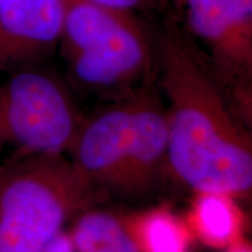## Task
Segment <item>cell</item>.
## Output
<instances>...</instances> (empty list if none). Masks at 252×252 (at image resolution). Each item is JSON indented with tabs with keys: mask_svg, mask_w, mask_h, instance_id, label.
Returning <instances> with one entry per match:
<instances>
[{
	"mask_svg": "<svg viewBox=\"0 0 252 252\" xmlns=\"http://www.w3.org/2000/svg\"><path fill=\"white\" fill-rule=\"evenodd\" d=\"M83 115L68 84L40 65L0 84V156L7 160L68 153Z\"/></svg>",
	"mask_w": 252,
	"mask_h": 252,
	"instance_id": "277c9868",
	"label": "cell"
},
{
	"mask_svg": "<svg viewBox=\"0 0 252 252\" xmlns=\"http://www.w3.org/2000/svg\"><path fill=\"white\" fill-rule=\"evenodd\" d=\"M76 217L69 234L76 252H141L125 220L113 214L90 207Z\"/></svg>",
	"mask_w": 252,
	"mask_h": 252,
	"instance_id": "8fae6325",
	"label": "cell"
},
{
	"mask_svg": "<svg viewBox=\"0 0 252 252\" xmlns=\"http://www.w3.org/2000/svg\"><path fill=\"white\" fill-rule=\"evenodd\" d=\"M105 7L119 11L131 12L137 14L138 12L159 11L165 13L168 9L169 0H90Z\"/></svg>",
	"mask_w": 252,
	"mask_h": 252,
	"instance_id": "7c38bea8",
	"label": "cell"
},
{
	"mask_svg": "<svg viewBox=\"0 0 252 252\" xmlns=\"http://www.w3.org/2000/svg\"><path fill=\"white\" fill-rule=\"evenodd\" d=\"M187 220L193 235L212 247H229L241 239L243 215L235 197L219 191H196Z\"/></svg>",
	"mask_w": 252,
	"mask_h": 252,
	"instance_id": "9c48e42d",
	"label": "cell"
},
{
	"mask_svg": "<svg viewBox=\"0 0 252 252\" xmlns=\"http://www.w3.org/2000/svg\"><path fill=\"white\" fill-rule=\"evenodd\" d=\"M168 167V125L157 81L132 94L130 156L122 195L137 196L153 187Z\"/></svg>",
	"mask_w": 252,
	"mask_h": 252,
	"instance_id": "ba28073f",
	"label": "cell"
},
{
	"mask_svg": "<svg viewBox=\"0 0 252 252\" xmlns=\"http://www.w3.org/2000/svg\"><path fill=\"white\" fill-rule=\"evenodd\" d=\"M59 48L70 86L105 102L157 81L158 36L131 12L67 0Z\"/></svg>",
	"mask_w": 252,
	"mask_h": 252,
	"instance_id": "7a4b0ae2",
	"label": "cell"
},
{
	"mask_svg": "<svg viewBox=\"0 0 252 252\" xmlns=\"http://www.w3.org/2000/svg\"><path fill=\"white\" fill-rule=\"evenodd\" d=\"M226 252H251V249L245 242L242 239H238L234 244L229 245V249Z\"/></svg>",
	"mask_w": 252,
	"mask_h": 252,
	"instance_id": "5bb4252c",
	"label": "cell"
},
{
	"mask_svg": "<svg viewBox=\"0 0 252 252\" xmlns=\"http://www.w3.org/2000/svg\"><path fill=\"white\" fill-rule=\"evenodd\" d=\"M166 12L206 55L234 115L250 125L252 0H169Z\"/></svg>",
	"mask_w": 252,
	"mask_h": 252,
	"instance_id": "5b68a950",
	"label": "cell"
},
{
	"mask_svg": "<svg viewBox=\"0 0 252 252\" xmlns=\"http://www.w3.org/2000/svg\"><path fill=\"white\" fill-rule=\"evenodd\" d=\"M43 252H76L67 231L62 230Z\"/></svg>",
	"mask_w": 252,
	"mask_h": 252,
	"instance_id": "4fadbf2b",
	"label": "cell"
},
{
	"mask_svg": "<svg viewBox=\"0 0 252 252\" xmlns=\"http://www.w3.org/2000/svg\"><path fill=\"white\" fill-rule=\"evenodd\" d=\"M125 224L141 252H187L193 236L187 220L163 206L134 214Z\"/></svg>",
	"mask_w": 252,
	"mask_h": 252,
	"instance_id": "30bf717a",
	"label": "cell"
},
{
	"mask_svg": "<svg viewBox=\"0 0 252 252\" xmlns=\"http://www.w3.org/2000/svg\"><path fill=\"white\" fill-rule=\"evenodd\" d=\"M157 84L168 125V167L195 191L248 197L252 144L206 55L166 12L158 34Z\"/></svg>",
	"mask_w": 252,
	"mask_h": 252,
	"instance_id": "6da1fadb",
	"label": "cell"
},
{
	"mask_svg": "<svg viewBox=\"0 0 252 252\" xmlns=\"http://www.w3.org/2000/svg\"><path fill=\"white\" fill-rule=\"evenodd\" d=\"M132 138V94L83 116L68 153L94 189L121 193Z\"/></svg>",
	"mask_w": 252,
	"mask_h": 252,
	"instance_id": "8992f818",
	"label": "cell"
},
{
	"mask_svg": "<svg viewBox=\"0 0 252 252\" xmlns=\"http://www.w3.org/2000/svg\"><path fill=\"white\" fill-rule=\"evenodd\" d=\"M67 0H2L0 72L42 64L59 47Z\"/></svg>",
	"mask_w": 252,
	"mask_h": 252,
	"instance_id": "52a82bcc",
	"label": "cell"
},
{
	"mask_svg": "<svg viewBox=\"0 0 252 252\" xmlns=\"http://www.w3.org/2000/svg\"><path fill=\"white\" fill-rule=\"evenodd\" d=\"M65 154L0 165V252H43L71 217L103 197Z\"/></svg>",
	"mask_w": 252,
	"mask_h": 252,
	"instance_id": "3957f363",
	"label": "cell"
},
{
	"mask_svg": "<svg viewBox=\"0 0 252 252\" xmlns=\"http://www.w3.org/2000/svg\"><path fill=\"white\" fill-rule=\"evenodd\" d=\"M1 2H2V0H0V4H1Z\"/></svg>",
	"mask_w": 252,
	"mask_h": 252,
	"instance_id": "9a60e30c",
	"label": "cell"
}]
</instances>
